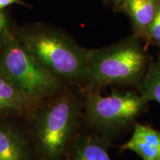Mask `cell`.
Returning <instances> with one entry per match:
<instances>
[{"mask_svg":"<svg viewBox=\"0 0 160 160\" xmlns=\"http://www.w3.org/2000/svg\"><path fill=\"white\" fill-rule=\"evenodd\" d=\"M0 160H31L25 137L17 128L0 124Z\"/></svg>","mask_w":160,"mask_h":160,"instance_id":"8","label":"cell"},{"mask_svg":"<svg viewBox=\"0 0 160 160\" xmlns=\"http://www.w3.org/2000/svg\"><path fill=\"white\" fill-rule=\"evenodd\" d=\"M119 148L134 152L143 160H160V131L135 123L131 139Z\"/></svg>","mask_w":160,"mask_h":160,"instance_id":"6","label":"cell"},{"mask_svg":"<svg viewBox=\"0 0 160 160\" xmlns=\"http://www.w3.org/2000/svg\"><path fill=\"white\" fill-rule=\"evenodd\" d=\"M148 102L133 91H113L102 96L91 91L85 97L88 122L108 136L126 128L142 113Z\"/></svg>","mask_w":160,"mask_h":160,"instance_id":"5","label":"cell"},{"mask_svg":"<svg viewBox=\"0 0 160 160\" xmlns=\"http://www.w3.org/2000/svg\"><path fill=\"white\" fill-rule=\"evenodd\" d=\"M80 117L77 99L62 94L42 110L36 119L34 139L42 160H59L74 136Z\"/></svg>","mask_w":160,"mask_h":160,"instance_id":"3","label":"cell"},{"mask_svg":"<svg viewBox=\"0 0 160 160\" xmlns=\"http://www.w3.org/2000/svg\"><path fill=\"white\" fill-rule=\"evenodd\" d=\"M0 73L29 102L54 94L60 89L59 78L52 74L12 37L4 38L0 52Z\"/></svg>","mask_w":160,"mask_h":160,"instance_id":"4","label":"cell"},{"mask_svg":"<svg viewBox=\"0 0 160 160\" xmlns=\"http://www.w3.org/2000/svg\"><path fill=\"white\" fill-rule=\"evenodd\" d=\"M147 33L151 39L160 44V5L157 8L154 18L149 25Z\"/></svg>","mask_w":160,"mask_h":160,"instance_id":"12","label":"cell"},{"mask_svg":"<svg viewBox=\"0 0 160 160\" xmlns=\"http://www.w3.org/2000/svg\"><path fill=\"white\" fill-rule=\"evenodd\" d=\"M109 146L108 136L81 135L73 142L71 160H112Z\"/></svg>","mask_w":160,"mask_h":160,"instance_id":"7","label":"cell"},{"mask_svg":"<svg viewBox=\"0 0 160 160\" xmlns=\"http://www.w3.org/2000/svg\"><path fill=\"white\" fill-rule=\"evenodd\" d=\"M17 0H0V10L6 6L17 2Z\"/></svg>","mask_w":160,"mask_h":160,"instance_id":"14","label":"cell"},{"mask_svg":"<svg viewBox=\"0 0 160 160\" xmlns=\"http://www.w3.org/2000/svg\"><path fill=\"white\" fill-rule=\"evenodd\" d=\"M20 42L40 65L59 79H87L86 50L68 37L56 32L40 31L22 35Z\"/></svg>","mask_w":160,"mask_h":160,"instance_id":"2","label":"cell"},{"mask_svg":"<svg viewBox=\"0 0 160 160\" xmlns=\"http://www.w3.org/2000/svg\"><path fill=\"white\" fill-rule=\"evenodd\" d=\"M116 2H121V1H122V0H115Z\"/></svg>","mask_w":160,"mask_h":160,"instance_id":"15","label":"cell"},{"mask_svg":"<svg viewBox=\"0 0 160 160\" xmlns=\"http://www.w3.org/2000/svg\"><path fill=\"white\" fill-rule=\"evenodd\" d=\"M137 85L142 97L148 102L154 101L160 105V57L150 64Z\"/></svg>","mask_w":160,"mask_h":160,"instance_id":"9","label":"cell"},{"mask_svg":"<svg viewBox=\"0 0 160 160\" xmlns=\"http://www.w3.org/2000/svg\"><path fill=\"white\" fill-rule=\"evenodd\" d=\"M5 25H6L5 17H4L2 13H0V50H1L3 45V41H4L3 33L5 28Z\"/></svg>","mask_w":160,"mask_h":160,"instance_id":"13","label":"cell"},{"mask_svg":"<svg viewBox=\"0 0 160 160\" xmlns=\"http://www.w3.org/2000/svg\"><path fill=\"white\" fill-rule=\"evenodd\" d=\"M131 15L136 25L147 32L154 18L157 8L152 0H126Z\"/></svg>","mask_w":160,"mask_h":160,"instance_id":"11","label":"cell"},{"mask_svg":"<svg viewBox=\"0 0 160 160\" xmlns=\"http://www.w3.org/2000/svg\"><path fill=\"white\" fill-rule=\"evenodd\" d=\"M28 102L23 93L0 73V112L21 111Z\"/></svg>","mask_w":160,"mask_h":160,"instance_id":"10","label":"cell"},{"mask_svg":"<svg viewBox=\"0 0 160 160\" xmlns=\"http://www.w3.org/2000/svg\"><path fill=\"white\" fill-rule=\"evenodd\" d=\"M87 80L93 88L137 84L145 73L146 57L137 39L98 50H86Z\"/></svg>","mask_w":160,"mask_h":160,"instance_id":"1","label":"cell"}]
</instances>
